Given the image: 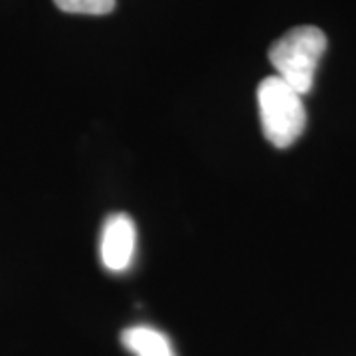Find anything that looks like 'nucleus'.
I'll return each instance as SVG.
<instances>
[{
    "label": "nucleus",
    "mask_w": 356,
    "mask_h": 356,
    "mask_svg": "<svg viewBox=\"0 0 356 356\" xmlns=\"http://www.w3.org/2000/svg\"><path fill=\"white\" fill-rule=\"evenodd\" d=\"M327 50V36L315 26H297L283 34L269 50V62L297 93L305 95L313 89L317 65Z\"/></svg>",
    "instance_id": "1"
},
{
    "label": "nucleus",
    "mask_w": 356,
    "mask_h": 356,
    "mask_svg": "<svg viewBox=\"0 0 356 356\" xmlns=\"http://www.w3.org/2000/svg\"><path fill=\"white\" fill-rule=\"evenodd\" d=\"M259 119L266 139L277 147H291L307 125L303 95L287 86L281 77H266L257 88Z\"/></svg>",
    "instance_id": "2"
},
{
    "label": "nucleus",
    "mask_w": 356,
    "mask_h": 356,
    "mask_svg": "<svg viewBox=\"0 0 356 356\" xmlns=\"http://www.w3.org/2000/svg\"><path fill=\"white\" fill-rule=\"evenodd\" d=\"M137 228L127 214H113L105 220L99 240V257L109 271H125L135 257Z\"/></svg>",
    "instance_id": "3"
},
{
    "label": "nucleus",
    "mask_w": 356,
    "mask_h": 356,
    "mask_svg": "<svg viewBox=\"0 0 356 356\" xmlns=\"http://www.w3.org/2000/svg\"><path fill=\"white\" fill-rule=\"evenodd\" d=\"M121 343L135 356H177L168 337L145 325L125 329L121 334Z\"/></svg>",
    "instance_id": "4"
},
{
    "label": "nucleus",
    "mask_w": 356,
    "mask_h": 356,
    "mask_svg": "<svg viewBox=\"0 0 356 356\" xmlns=\"http://www.w3.org/2000/svg\"><path fill=\"white\" fill-rule=\"evenodd\" d=\"M60 10L70 14H93L102 16L115 8V0H54Z\"/></svg>",
    "instance_id": "5"
}]
</instances>
